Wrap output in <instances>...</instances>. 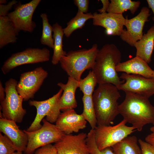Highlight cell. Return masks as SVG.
Here are the masks:
<instances>
[{
  "instance_id": "6da1fadb",
  "label": "cell",
  "mask_w": 154,
  "mask_h": 154,
  "mask_svg": "<svg viewBox=\"0 0 154 154\" xmlns=\"http://www.w3.org/2000/svg\"><path fill=\"white\" fill-rule=\"evenodd\" d=\"M123 102L119 105L118 110L126 122L138 131L145 125H154V106L149 99L130 92H125Z\"/></svg>"
},
{
  "instance_id": "7a4b0ae2",
  "label": "cell",
  "mask_w": 154,
  "mask_h": 154,
  "mask_svg": "<svg viewBox=\"0 0 154 154\" xmlns=\"http://www.w3.org/2000/svg\"><path fill=\"white\" fill-rule=\"evenodd\" d=\"M117 87L109 83L99 84L92 96L97 125H109L119 114L118 100L121 95Z\"/></svg>"
},
{
  "instance_id": "3957f363",
  "label": "cell",
  "mask_w": 154,
  "mask_h": 154,
  "mask_svg": "<svg viewBox=\"0 0 154 154\" xmlns=\"http://www.w3.org/2000/svg\"><path fill=\"white\" fill-rule=\"evenodd\" d=\"M121 59V52L113 44H105L99 49L92 68L98 84L109 83L117 87L124 82L116 70Z\"/></svg>"
},
{
  "instance_id": "277c9868",
  "label": "cell",
  "mask_w": 154,
  "mask_h": 154,
  "mask_svg": "<svg viewBox=\"0 0 154 154\" xmlns=\"http://www.w3.org/2000/svg\"><path fill=\"white\" fill-rule=\"evenodd\" d=\"M99 50L98 44H94L89 49L69 51L61 57L60 66L69 76L79 81L85 70L92 68Z\"/></svg>"
},
{
  "instance_id": "5b68a950",
  "label": "cell",
  "mask_w": 154,
  "mask_h": 154,
  "mask_svg": "<svg viewBox=\"0 0 154 154\" xmlns=\"http://www.w3.org/2000/svg\"><path fill=\"white\" fill-rule=\"evenodd\" d=\"M18 82L11 78L5 84V98L0 102L2 117L16 123H20L26 113L23 107V98L18 93L16 86Z\"/></svg>"
},
{
  "instance_id": "8992f818",
  "label": "cell",
  "mask_w": 154,
  "mask_h": 154,
  "mask_svg": "<svg viewBox=\"0 0 154 154\" xmlns=\"http://www.w3.org/2000/svg\"><path fill=\"white\" fill-rule=\"evenodd\" d=\"M123 119L114 125H97L94 129L95 138L98 147L100 150L112 147L135 132L132 126L126 125Z\"/></svg>"
},
{
  "instance_id": "52a82bcc",
  "label": "cell",
  "mask_w": 154,
  "mask_h": 154,
  "mask_svg": "<svg viewBox=\"0 0 154 154\" xmlns=\"http://www.w3.org/2000/svg\"><path fill=\"white\" fill-rule=\"evenodd\" d=\"M43 124L39 129L32 131L23 130L27 134L28 143L24 151L25 154H33L38 148L46 145L56 143L65 134L56 126L47 121L42 120Z\"/></svg>"
},
{
  "instance_id": "ba28073f",
  "label": "cell",
  "mask_w": 154,
  "mask_h": 154,
  "mask_svg": "<svg viewBox=\"0 0 154 154\" xmlns=\"http://www.w3.org/2000/svg\"><path fill=\"white\" fill-rule=\"evenodd\" d=\"M50 56V51L46 48H28L23 51L12 54L4 62L1 70L3 73L6 74L21 65L48 61Z\"/></svg>"
},
{
  "instance_id": "9c48e42d",
  "label": "cell",
  "mask_w": 154,
  "mask_h": 154,
  "mask_svg": "<svg viewBox=\"0 0 154 154\" xmlns=\"http://www.w3.org/2000/svg\"><path fill=\"white\" fill-rule=\"evenodd\" d=\"M41 0H32L22 4L18 3L14 6V10L7 16L13 23L17 32L21 31L32 33L36 27L32 20L34 13Z\"/></svg>"
},
{
  "instance_id": "30bf717a",
  "label": "cell",
  "mask_w": 154,
  "mask_h": 154,
  "mask_svg": "<svg viewBox=\"0 0 154 154\" xmlns=\"http://www.w3.org/2000/svg\"><path fill=\"white\" fill-rule=\"evenodd\" d=\"M48 76L47 72L41 67L21 74L16 89L24 101L34 98Z\"/></svg>"
},
{
  "instance_id": "8fae6325",
  "label": "cell",
  "mask_w": 154,
  "mask_h": 154,
  "mask_svg": "<svg viewBox=\"0 0 154 154\" xmlns=\"http://www.w3.org/2000/svg\"><path fill=\"white\" fill-rule=\"evenodd\" d=\"M120 78L124 83L117 87L119 90L134 93L149 98L154 95V79L123 73Z\"/></svg>"
},
{
  "instance_id": "7c38bea8",
  "label": "cell",
  "mask_w": 154,
  "mask_h": 154,
  "mask_svg": "<svg viewBox=\"0 0 154 154\" xmlns=\"http://www.w3.org/2000/svg\"><path fill=\"white\" fill-rule=\"evenodd\" d=\"M150 10L146 7H143L139 13L134 17L128 19L126 17L124 29L120 36L121 39L131 46L140 40L143 34V31L145 23L149 21L150 15Z\"/></svg>"
},
{
  "instance_id": "4fadbf2b",
  "label": "cell",
  "mask_w": 154,
  "mask_h": 154,
  "mask_svg": "<svg viewBox=\"0 0 154 154\" xmlns=\"http://www.w3.org/2000/svg\"><path fill=\"white\" fill-rule=\"evenodd\" d=\"M63 90L61 89L52 97L43 101L30 100L29 104L31 106L35 107L37 114L33 121L26 130L32 131L40 129L42 126L41 122L46 116V120L50 121L55 107L62 95Z\"/></svg>"
},
{
  "instance_id": "5bb4252c",
  "label": "cell",
  "mask_w": 154,
  "mask_h": 154,
  "mask_svg": "<svg viewBox=\"0 0 154 154\" xmlns=\"http://www.w3.org/2000/svg\"><path fill=\"white\" fill-rule=\"evenodd\" d=\"M87 135L83 132L76 135L65 134L54 145L58 154H89Z\"/></svg>"
},
{
  "instance_id": "9a60e30c",
  "label": "cell",
  "mask_w": 154,
  "mask_h": 154,
  "mask_svg": "<svg viewBox=\"0 0 154 154\" xmlns=\"http://www.w3.org/2000/svg\"><path fill=\"white\" fill-rule=\"evenodd\" d=\"M93 15L94 25L104 28L108 35L120 36L124 29L125 20L123 14L108 12L100 14L95 12Z\"/></svg>"
},
{
  "instance_id": "2e32d148",
  "label": "cell",
  "mask_w": 154,
  "mask_h": 154,
  "mask_svg": "<svg viewBox=\"0 0 154 154\" xmlns=\"http://www.w3.org/2000/svg\"><path fill=\"white\" fill-rule=\"evenodd\" d=\"M55 125L66 134L78 133L86 127L87 121L82 114H77L74 109L61 113L56 120Z\"/></svg>"
},
{
  "instance_id": "e0dca14e",
  "label": "cell",
  "mask_w": 154,
  "mask_h": 154,
  "mask_svg": "<svg viewBox=\"0 0 154 154\" xmlns=\"http://www.w3.org/2000/svg\"><path fill=\"white\" fill-rule=\"evenodd\" d=\"M0 131L13 143L17 151H24L28 143L27 134L20 129L16 122L1 117Z\"/></svg>"
},
{
  "instance_id": "ac0fdd59",
  "label": "cell",
  "mask_w": 154,
  "mask_h": 154,
  "mask_svg": "<svg viewBox=\"0 0 154 154\" xmlns=\"http://www.w3.org/2000/svg\"><path fill=\"white\" fill-rule=\"evenodd\" d=\"M57 85L63 92L57 104L58 109L64 111L76 108L77 106V103L75 98V92L78 87V81L69 76L66 84L59 82Z\"/></svg>"
},
{
  "instance_id": "d6986e66",
  "label": "cell",
  "mask_w": 154,
  "mask_h": 154,
  "mask_svg": "<svg viewBox=\"0 0 154 154\" xmlns=\"http://www.w3.org/2000/svg\"><path fill=\"white\" fill-rule=\"evenodd\" d=\"M116 70L117 72L139 75L149 78H153L154 71L147 63L137 56L126 61L120 62L117 66Z\"/></svg>"
},
{
  "instance_id": "ffe728a7",
  "label": "cell",
  "mask_w": 154,
  "mask_h": 154,
  "mask_svg": "<svg viewBox=\"0 0 154 154\" xmlns=\"http://www.w3.org/2000/svg\"><path fill=\"white\" fill-rule=\"evenodd\" d=\"M136 50V55L148 64L151 61L154 48V26H152L143 34L141 38L134 44Z\"/></svg>"
},
{
  "instance_id": "44dd1931",
  "label": "cell",
  "mask_w": 154,
  "mask_h": 154,
  "mask_svg": "<svg viewBox=\"0 0 154 154\" xmlns=\"http://www.w3.org/2000/svg\"><path fill=\"white\" fill-rule=\"evenodd\" d=\"M18 34L13 23L7 16L0 17V48L9 43L16 42Z\"/></svg>"
},
{
  "instance_id": "7402d4cb",
  "label": "cell",
  "mask_w": 154,
  "mask_h": 154,
  "mask_svg": "<svg viewBox=\"0 0 154 154\" xmlns=\"http://www.w3.org/2000/svg\"><path fill=\"white\" fill-rule=\"evenodd\" d=\"M52 27L54 45L51 62L53 64L55 65L59 63L61 57L66 55L67 53L63 48L62 40L64 35L63 29L57 23L54 24Z\"/></svg>"
},
{
  "instance_id": "603a6c76",
  "label": "cell",
  "mask_w": 154,
  "mask_h": 154,
  "mask_svg": "<svg viewBox=\"0 0 154 154\" xmlns=\"http://www.w3.org/2000/svg\"><path fill=\"white\" fill-rule=\"evenodd\" d=\"M138 140L135 136H129L112 146L115 154H141Z\"/></svg>"
},
{
  "instance_id": "cb8c5ba5",
  "label": "cell",
  "mask_w": 154,
  "mask_h": 154,
  "mask_svg": "<svg viewBox=\"0 0 154 154\" xmlns=\"http://www.w3.org/2000/svg\"><path fill=\"white\" fill-rule=\"evenodd\" d=\"M140 4L139 1L111 0L107 12L120 14L129 10L133 14L137 10Z\"/></svg>"
},
{
  "instance_id": "d4e9b609",
  "label": "cell",
  "mask_w": 154,
  "mask_h": 154,
  "mask_svg": "<svg viewBox=\"0 0 154 154\" xmlns=\"http://www.w3.org/2000/svg\"><path fill=\"white\" fill-rule=\"evenodd\" d=\"M93 14L91 13H84L78 11L76 16L67 23L66 27L63 29L64 35L69 37L76 30L82 29L87 21L92 19Z\"/></svg>"
},
{
  "instance_id": "484cf974",
  "label": "cell",
  "mask_w": 154,
  "mask_h": 154,
  "mask_svg": "<svg viewBox=\"0 0 154 154\" xmlns=\"http://www.w3.org/2000/svg\"><path fill=\"white\" fill-rule=\"evenodd\" d=\"M82 100L83 110L82 114L91 129H94L97 126V122L92 96H83Z\"/></svg>"
},
{
  "instance_id": "4316f807",
  "label": "cell",
  "mask_w": 154,
  "mask_h": 154,
  "mask_svg": "<svg viewBox=\"0 0 154 154\" xmlns=\"http://www.w3.org/2000/svg\"><path fill=\"white\" fill-rule=\"evenodd\" d=\"M42 23V34L40 39L41 44L53 49L54 40L52 35L53 28L48 22V16L46 13H42L40 15Z\"/></svg>"
},
{
  "instance_id": "83f0119b",
  "label": "cell",
  "mask_w": 154,
  "mask_h": 154,
  "mask_svg": "<svg viewBox=\"0 0 154 154\" xmlns=\"http://www.w3.org/2000/svg\"><path fill=\"white\" fill-rule=\"evenodd\" d=\"M78 82V87L83 96H92L97 83L96 77L93 71H90L86 76L81 79Z\"/></svg>"
},
{
  "instance_id": "f1b7e54d",
  "label": "cell",
  "mask_w": 154,
  "mask_h": 154,
  "mask_svg": "<svg viewBox=\"0 0 154 154\" xmlns=\"http://www.w3.org/2000/svg\"><path fill=\"white\" fill-rule=\"evenodd\" d=\"M86 142L89 154H115L112 147L100 150L96 144L94 130L91 129L87 135Z\"/></svg>"
},
{
  "instance_id": "f546056e",
  "label": "cell",
  "mask_w": 154,
  "mask_h": 154,
  "mask_svg": "<svg viewBox=\"0 0 154 154\" xmlns=\"http://www.w3.org/2000/svg\"><path fill=\"white\" fill-rule=\"evenodd\" d=\"M16 150L11 141L5 135L0 133V154H11Z\"/></svg>"
},
{
  "instance_id": "4dcf8cb0",
  "label": "cell",
  "mask_w": 154,
  "mask_h": 154,
  "mask_svg": "<svg viewBox=\"0 0 154 154\" xmlns=\"http://www.w3.org/2000/svg\"><path fill=\"white\" fill-rule=\"evenodd\" d=\"M35 154H58L54 145L51 144L43 146L37 149Z\"/></svg>"
},
{
  "instance_id": "1f68e13d",
  "label": "cell",
  "mask_w": 154,
  "mask_h": 154,
  "mask_svg": "<svg viewBox=\"0 0 154 154\" xmlns=\"http://www.w3.org/2000/svg\"><path fill=\"white\" fill-rule=\"evenodd\" d=\"M141 154H154V147L141 139L138 140Z\"/></svg>"
},
{
  "instance_id": "d6a6232c",
  "label": "cell",
  "mask_w": 154,
  "mask_h": 154,
  "mask_svg": "<svg viewBox=\"0 0 154 154\" xmlns=\"http://www.w3.org/2000/svg\"><path fill=\"white\" fill-rule=\"evenodd\" d=\"M18 3L16 0H13L7 4L0 5V17L7 16L13 6Z\"/></svg>"
},
{
  "instance_id": "836d02e7",
  "label": "cell",
  "mask_w": 154,
  "mask_h": 154,
  "mask_svg": "<svg viewBox=\"0 0 154 154\" xmlns=\"http://www.w3.org/2000/svg\"><path fill=\"white\" fill-rule=\"evenodd\" d=\"M74 4L78 8V11L84 13H87L89 1L88 0H74Z\"/></svg>"
},
{
  "instance_id": "e575fe53",
  "label": "cell",
  "mask_w": 154,
  "mask_h": 154,
  "mask_svg": "<svg viewBox=\"0 0 154 154\" xmlns=\"http://www.w3.org/2000/svg\"><path fill=\"white\" fill-rule=\"evenodd\" d=\"M151 133L145 137V141L154 147V125L150 129Z\"/></svg>"
},
{
  "instance_id": "d590c367",
  "label": "cell",
  "mask_w": 154,
  "mask_h": 154,
  "mask_svg": "<svg viewBox=\"0 0 154 154\" xmlns=\"http://www.w3.org/2000/svg\"><path fill=\"white\" fill-rule=\"evenodd\" d=\"M103 6L102 7L98 10V11L100 14H103L107 12L109 8L110 2L108 0H101Z\"/></svg>"
},
{
  "instance_id": "8d00e7d4",
  "label": "cell",
  "mask_w": 154,
  "mask_h": 154,
  "mask_svg": "<svg viewBox=\"0 0 154 154\" xmlns=\"http://www.w3.org/2000/svg\"><path fill=\"white\" fill-rule=\"evenodd\" d=\"M5 88L3 87L2 83L1 81L0 82V102H2L5 99Z\"/></svg>"
},
{
  "instance_id": "74e56055",
  "label": "cell",
  "mask_w": 154,
  "mask_h": 154,
  "mask_svg": "<svg viewBox=\"0 0 154 154\" xmlns=\"http://www.w3.org/2000/svg\"><path fill=\"white\" fill-rule=\"evenodd\" d=\"M147 2L149 8L151 9L154 15V0H147ZM152 19L154 21V17Z\"/></svg>"
},
{
  "instance_id": "f35d334b",
  "label": "cell",
  "mask_w": 154,
  "mask_h": 154,
  "mask_svg": "<svg viewBox=\"0 0 154 154\" xmlns=\"http://www.w3.org/2000/svg\"><path fill=\"white\" fill-rule=\"evenodd\" d=\"M7 1L6 0H0V5H5L7 3Z\"/></svg>"
},
{
  "instance_id": "ab89813d",
  "label": "cell",
  "mask_w": 154,
  "mask_h": 154,
  "mask_svg": "<svg viewBox=\"0 0 154 154\" xmlns=\"http://www.w3.org/2000/svg\"><path fill=\"white\" fill-rule=\"evenodd\" d=\"M11 154H23L22 152L20 151H17L14 152Z\"/></svg>"
},
{
  "instance_id": "60d3db41",
  "label": "cell",
  "mask_w": 154,
  "mask_h": 154,
  "mask_svg": "<svg viewBox=\"0 0 154 154\" xmlns=\"http://www.w3.org/2000/svg\"><path fill=\"white\" fill-rule=\"evenodd\" d=\"M153 79H154V72L153 73Z\"/></svg>"
},
{
  "instance_id": "b9f144b4",
  "label": "cell",
  "mask_w": 154,
  "mask_h": 154,
  "mask_svg": "<svg viewBox=\"0 0 154 154\" xmlns=\"http://www.w3.org/2000/svg\"><path fill=\"white\" fill-rule=\"evenodd\" d=\"M153 25L154 26V24H153Z\"/></svg>"
},
{
  "instance_id": "7bdbcfd3",
  "label": "cell",
  "mask_w": 154,
  "mask_h": 154,
  "mask_svg": "<svg viewBox=\"0 0 154 154\" xmlns=\"http://www.w3.org/2000/svg\"></svg>"
}]
</instances>
